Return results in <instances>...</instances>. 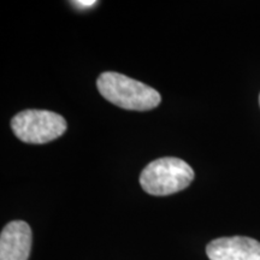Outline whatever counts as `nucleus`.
Instances as JSON below:
<instances>
[{"instance_id": "f257e3e1", "label": "nucleus", "mask_w": 260, "mask_h": 260, "mask_svg": "<svg viewBox=\"0 0 260 260\" xmlns=\"http://www.w3.org/2000/svg\"><path fill=\"white\" fill-rule=\"evenodd\" d=\"M96 86L107 102L130 111H148L161 102L160 94L154 88L113 71L100 75Z\"/></svg>"}, {"instance_id": "f03ea898", "label": "nucleus", "mask_w": 260, "mask_h": 260, "mask_svg": "<svg viewBox=\"0 0 260 260\" xmlns=\"http://www.w3.org/2000/svg\"><path fill=\"white\" fill-rule=\"evenodd\" d=\"M194 180V171L180 158L155 159L142 170L140 184L146 193L165 197L183 190Z\"/></svg>"}, {"instance_id": "7ed1b4c3", "label": "nucleus", "mask_w": 260, "mask_h": 260, "mask_svg": "<svg viewBox=\"0 0 260 260\" xmlns=\"http://www.w3.org/2000/svg\"><path fill=\"white\" fill-rule=\"evenodd\" d=\"M14 134L25 144H47L61 136L68 128L67 121L56 112L46 110H24L11 121Z\"/></svg>"}, {"instance_id": "20e7f679", "label": "nucleus", "mask_w": 260, "mask_h": 260, "mask_svg": "<svg viewBox=\"0 0 260 260\" xmlns=\"http://www.w3.org/2000/svg\"><path fill=\"white\" fill-rule=\"evenodd\" d=\"M210 260H260V242L246 236L220 237L206 246Z\"/></svg>"}, {"instance_id": "39448f33", "label": "nucleus", "mask_w": 260, "mask_h": 260, "mask_svg": "<svg viewBox=\"0 0 260 260\" xmlns=\"http://www.w3.org/2000/svg\"><path fill=\"white\" fill-rule=\"evenodd\" d=\"M32 243L31 229L24 220L6 224L0 235V260H28Z\"/></svg>"}, {"instance_id": "423d86ee", "label": "nucleus", "mask_w": 260, "mask_h": 260, "mask_svg": "<svg viewBox=\"0 0 260 260\" xmlns=\"http://www.w3.org/2000/svg\"><path fill=\"white\" fill-rule=\"evenodd\" d=\"M95 4H96V2H94V0H80V2H73V5L76 6V8H80V9L92 8V6Z\"/></svg>"}, {"instance_id": "0eeeda50", "label": "nucleus", "mask_w": 260, "mask_h": 260, "mask_svg": "<svg viewBox=\"0 0 260 260\" xmlns=\"http://www.w3.org/2000/svg\"><path fill=\"white\" fill-rule=\"evenodd\" d=\"M259 104H260V95H259Z\"/></svg>"}]
</instances>
